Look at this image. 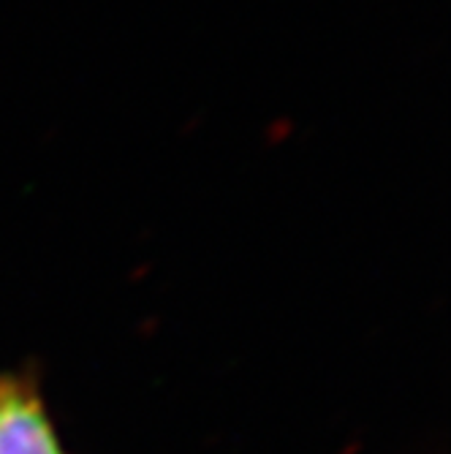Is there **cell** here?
Wrapping results in <instances>:
<instances>
[{"mask_svg":"<svg viewBox=\"0 0 451 454\" xmlns=\"http://www.w3.org/2000/svg\"><path fill=\"white\" fill-rule=\"evenodd\" d=\"M0 454H68L33 364L0 373Z\"/></svg>","mask_w":451,"mask_h":454,"instance_id":"cell-1","label":"cell"}]
</instances>
